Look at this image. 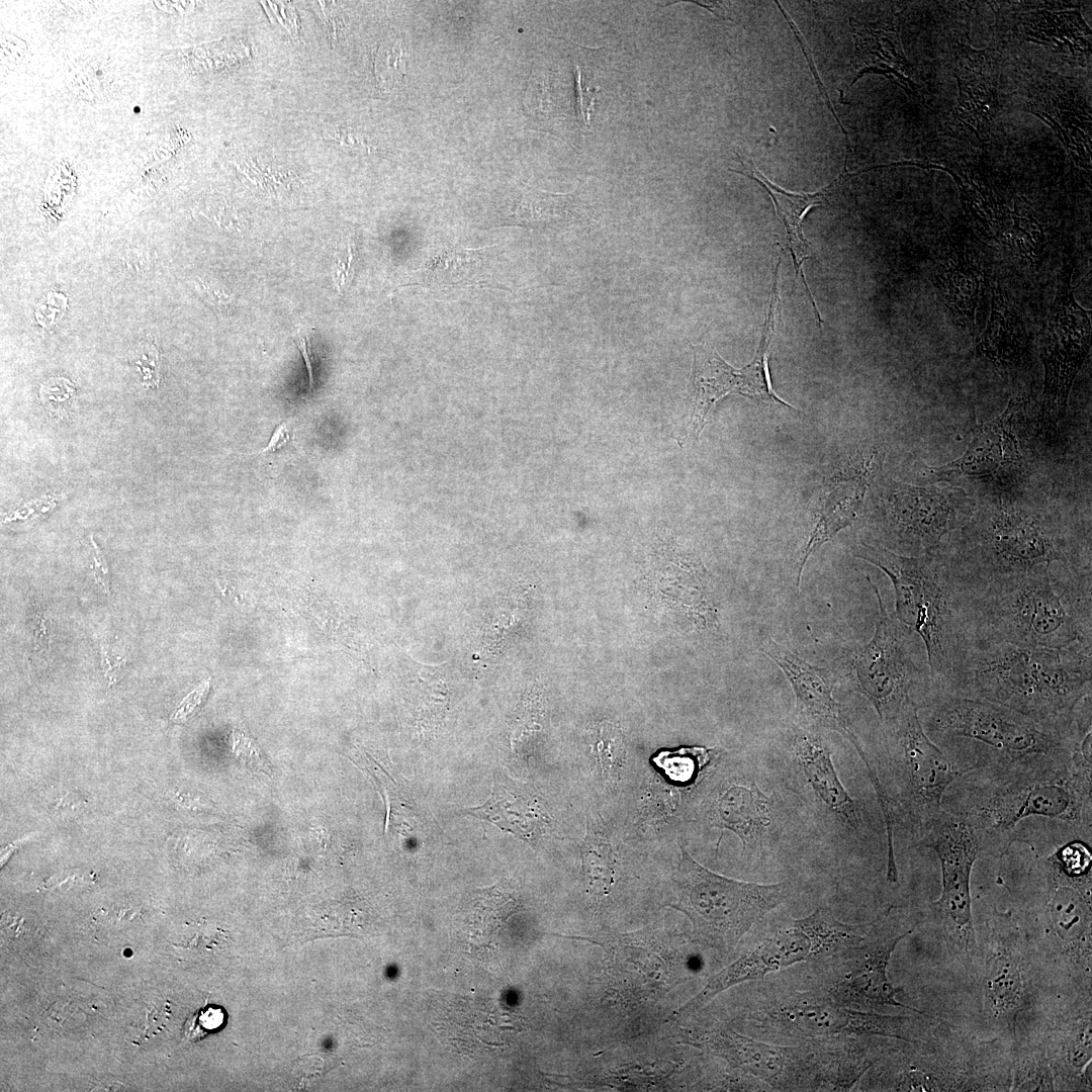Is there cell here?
<instances>
[{"mask_svg":"<svg viewBox=\"0 0 1092 1092\" xmlns=\"http://www.w3.org/2000/svg\"><path fill=\"white\" fill-rule=\"evenodd\" d=\"M878 460L877 452L870 456L858 455L825 480L812 510L810 535L799 557L798 588L809 557L857 518Z\"/></svg>","mask_w":1092,"mask_h":1092,"instance_id":"obj_25","label":"cell"},{"mask_svg":"<svg viewBox=\"0 0 1092 1092\" xmlns=\"http://www.w3.org/2000/svg\"><path fill=\"white\" fill-rule=\"evenodd\" d=\"M674 883L677 901L673 907L691 920L694 939L719 950L733 948L791 892L787 882L761 885L715 874L682 848Z\"/></svg>","mask_w":1092,"mask_h":1092,"instance_id":"obj_11","label":"cell"},{"mask_svg":"<svg viewBox=\"0 0 1092 1092\" xmlns=\"http://www.w3.org/2000/svg\"><path fill=\"white\" fill-rule=\"evenodd\" d=\"M919 709L908 697L896 714L881 722L895 786L894 820L900 816L918 842L939 814L948 787L966 772L928 737Z\"/></svg>","mask_w":1092,"mask_h":1092,"instance_id":"obj_9","label":"cell"},{"mask_svg":"<svg viewBox=\"0 0 1092 1092\" xmlns=\"http://www.w3.org/2000/svg\"><path fill=\"white\" fill-rule=\"evenodd\" d=\"M1088 695L1092 641L1048 649L975 638L954 696L996 703L1068 732L1078 728L1076 708Z\"/></svg>","mask_w":1092,"mask_h":1092,"instance_id":"obj_3","label":"cell"},{"mask_svg":"<svg viewBox=\"0 0 1092 1092\" xmlns=\"http://www.w3.org/2000/svg\"><path fill=\"white\" fill-rule=\"evenodd\" d=\"M884 509L889 536L912 556H920L941 553L945 540L973 519L975 504L960 486L894 482Z\"/></svg>","mask_w":1092,"mask_h":1092,"instance_id":"obj_18","label":"cell"},{"mask_svg":"<svg viewBox=\"0 0 1092 1092\" xmlns=\"http://www.w3.org/2000/svg\"><path fill=\"white\" fill-rule=\"evenodd\" d=\"M774 271L761 338L750 363L742 368L728 364L708 343L693 345V367L684 417V440L697 439L716 403L735 393L771 406L795 408L771 386L769 350L781 317L780 265Z\"/></svg>","mask_w":1092,"mask_h":1092,"instance_id":"obj_16","label":"cell"},{"mask_svg":"<svg viewBox=\"0 0 1092 1092\" xmlns=\"http://www.w3.org/2000/svg\"><path fill=\"white\" fill-rule=\"evenodd\" d=\"M1026 399L1012 396L1005 410L992 421L974 427L972 440L956 460L940 466H925L923 476L930 483L947 482L1003 485L1021 473L1020 427Z\"/></svg>","mask_w":1092,"mask_h":1092,"instance_id":"obj_20","label":"cell"},{"mask_svg":"<svg viewBox=\"0 0 1092 1092\" xmlns=\"http://www.w3.org/2000/svg\"><path fill=\"white\" fill-rule=\"evenodd\" d=\"M296 336L297 337L295 338L294 342H295L299 352L301 353V355L303 357V360H304V363H305V367H306V371H307V375H308V387L310 389H313V386H314L313 365H312V363H313V353H312V347H311V344H310V340H309L306 328L305 327H299L297 329V331H296Z\"/></svg>","mask_w":1092,"mask_h":1092,"instance_id":"obj_45","label":"cell"},{"mask_svg":"<svg viewBox=\"0 0 1092 1092\" xmlns=\"http://www.w3.org/2000/svg\"><path fill=\"white\" fill-rule=\"evenodd\" d=\"M198 288L205 300L219 310H229L235 305L234 296L222 287L200 282Z\"/></svg>","mask_w":1092,"mask_h":1092,"instance_id":"obj_43","label":"cell"},{"mask_svg":"<svg viewBox=\"0 0 1092 1092\" xmlns=\"http://www.w3.org/2000/svg\"><path fill=\"white\" fill-rule=\"evenodd\" d=\"M465 812L496 825L530 845L539 843L550 831L552 823L539 796L502 770L493 772V786L486 802Z\"/></svg>","mask_w":1092,"mask_h":1092,"instance_id":"obj_29","label":"cell"},{"mask_svg":"<svg viewBox=\"0 0 1092 1092\" xmlns=\"http://www.w3.org/2000/svg\"><path fill=\"white\" fill-rule=\"evenodd\" d=\"M893 1049L886 1090L1010 1091L1012 1044L980 1039L939 1021L922 1039Z\"/></svg>","mask_w":1092,"mask_h":1092,"instance_id":"obj_8","label":"cell"},{"mask_svg":"<svg viewBox=\"0 0 1092 1092\" xmlns=\"http://www.w3.org/2000/svg\"><path fill=\"white\" fill-rule=\"evenodd\" d=\"M209 690V678L191 692L178 706L172 716L175 722H183L192 717L204 702Z\"/></svg>","mask_w":1092,"mask_h":1092,"instance_id":"obj_42","label":"cell"},{"mask_svg":"<svg viewBox=\"0 0 1092 1092\" xmlns=\"http://www.w3.org/2000/svg\"><path fill=\"white\" fill-rule=\"evenodd\" d=\"M853 555L879 567L895 590L894 617L925 646L929 682L921 703L959 690L972 633L962 586L942 553L904 555L861 543Z\"/></svg>","mask_w":1092,"mask_h":1092,"instance_id":"obj_4","label":"cell"},{"mask_svg":"<svg viewBox=\"0 0 1092 1092\" xmlns=\"http://www.w3.org/2000/svg\"><path fill=\"white\" fill-rule=\"evenodd\" d=\"M932 279L951 314L972 332L986 289L985 267L979 250L964 242L946 243L934 258Z\"/></svg>","mask_w":1092,"mask_h":1092,"instance_id":"obj_28","label":"cell"},{"mask_svg":"<svg viewBox=\"0 0 1092 1092\" xmlns=\"http://www.w3.org/2000/svg\"><path fill=\"white\" fill-rule=\"evenodd\" d=\"M1091 734L1065 763L964 772L946 790L941 809L964 818L980 853L1002 857L1015 843L1092 842Z\"/></svg>","mask_w":1092,"mask_h":1092,"instance_id":"obj_1","label":"cell"},{"mask_svg":"<svg viewBox=\"0 0 1092 1092\" xmlns=\"http://www.w3.org/2000/svg\"><path fill=\"white\" fill-rule=\"evenodd\" d=\"M976 933L984 1018L995 1036L1013 1043L1018 1018L1039 1001L1043 977L1013 911L993 910Z\"/></svg>","mask_w":1092,"mask_h":1092,"instance_id":"obj_13","label":"cell"},{"mask_svg":"<svg viewBox=\"0 0 1092 1092\" xmlns=\"http://www.w3.org/2000/svg\"><path fill=\"white\" fill-rule=\"evenodd\" d=\"M490 248L470 249L442 246L434 249L423 265L414 271L403 286L419 285L433 289L482 286L488 283Z\"/></svg>","mask_w":1092,"mask_h":1092,"instance_id":"obj_31","label":"cell"},{"mask_svg":"<svg viewBox=\"0 0 1092 1092\" xmlns=\"http://www.w3.org/2000/svg\"><path fill=\"white\" fill-rule=\"evenodd\" d=\"M221 1018H222V1016L220 1014V1010H212V1009H208L201 1016V1020H202L204 1026L206 1028H208V1029H213V1028H216L218 1025H220L221 1024L220 1023Z\"/></svg>","mask_w":1092,"mask_h":1092,"instance_id":"obj_47","label":"cell"},{"mask_svg":"<svg viewBox=\"0 0 1092 1092\" xmlns=\"http://www.w3.org/2000/svg\"><path fill=\"white\" fill-rule=\"evenodd\" d=\"M959 531L960 556L949 562L962 581L1037 571L1057 579L1091 576L1079 542L1058 522L1022 508L997 507Z\"/></svg>","mask_w":1092,"mask_h":1092,"instance_id":"obj_7","label":"cell"},{"mask_svg":"<svg viewBox=\"0 0 1092 1092\" xmlns=\"http://www.w3.org/2000/svg\"><path fill=\"white\" fill-rule=\"evenodd\" d=\"M574 197L525 187L508 211L510 223L533 230L556 228L573 216Z\"/></svg>","mask_w":1092,"mask_h":1092,"instance_id":"obj_33","label":"cell"},{"mask_svg":"<svg viewBox=\"0 0 1092 1092\" xmlns=\"http://www.w3.org/2000/svg\"><path fill=\"white\" fill-rule=\"evenodd\" d=\"M855 43L852 59L854 78L851 87L868 73L882 74L904 89H912L908 76V64L901 51L899 37L893 23L861 22L849 18Z\"/></svg>","mask_w":1092,"mask_h":1092,"instance_id":"obj_30","label":"cell"},{"mask_svg":"<svg viewBox=\"0 0 1092 1092\" xmlns=\"http://www.w3.org/2000/svg\"><path fill=\"white\" fill-rule=\"evenodd\" d=\"M864 932L862 925L843 923L827 908H818L805 918L788 919L712 976L696 996L672 1013L671 1018L691 1015L736 984L760 980L781 969L812 959H826L852 947L862 941Z\"/></svg>","mask_w":1092,"mask_h":1092,"instance_id":"obj_14","label":"cell"},{"mask_svg":"<svg viewBox=\"0 0 1092 1092\" xmlns=\"http://www.w3.org/2000/svg\"><path fill=\"white\" fill-rule=\"evenodd\" d=\"M91 545L93 547V562H94L93 572H94L95 580L100 585V587L103 588L104 592H106L107 594H110L109 569H108V566H107V563L105 561V558L103 556L102 551L97 546V544L95 543L92 536H91Z\"/></svg>","mask_w":1092,"mask_h":1092,"instance_id":"obj_46","label":"cell"},{"mask_svg":"<svg viewBox=\"0 0 1092 1092\" xmlns=\"http://www.w3.org/2000/svg\"><path fill=\"white\" fill-rule=\"evenodd\" d=\"M358 260V248L351 235L342 236L332 250V278L340 293L352 284Z\"/></svg>","mask_w":1092,"mask_h":1092,"instance_id":"obj_38","label":"cell"},{"mask_svg":"<svg viewBox=\"0 0 1092 1092\" xmlns=\"http://www.w3.org/2000/svg\"><path fill=\"white\" fill-rule=\"evenodd\" d=\"M760 1033L826 1041L887 1037L906 1042L922 1039L941 1019L929 1014L883 1015L847 1007L824 991L795 992L764 999L747 1016Z\"/></svg>","mask_w":1092,"mask_h":1092,"instance_id":"obj_12","label":"cell"},{"mask_svg":"<svg viewBox=\"0 0 1092 1092\" xmlns=\"http://www.w3.org/2000/svg\"><path fill=\"white\" fill-rule=\"evenodd\" d=\"M1027 845V844H1025ZM1073 839L1032 849L1015 896L1014 913L1032 947L1040 972L1074 992H1091L1092 853Z\"/></svg>","mask_w":1092,"mask_h":1092,"instance_id":"obj_2","label":"cell"},{"mask_svg":"<svg viewBox=\"0 0 1092 1092\" xmlns=\"http://www.w3.org/2000/svg\"><path fill=\"white\" fill-rule=\"evenodd\" d=\"M708 750L706 748H680L675 751H664L654 757V763L663 769L664 774L673 782L688 783L698 772L701 763L706 760Z\"/></svg>","mask_w":1092,"mask_h":1092,"instance_id":"obj_37","label":"cell"},{"mask_svg":"<svg viewBox=\"0 0 1092 1092\" xmlns=\"http://www.w3.org/2000/svg\"><path fill=\"white\" fill-rule=\"evenodd\" d=\"M878 601L879 615L872 639L851 656L854 690L875 708L880 722L898 712L913 686L921 679L910 645L914 632L900 623L868 577Z\"/></svg>","mask_w":1092,"mask_h":1092,"instance_id":"obj_19","label":"cell"},{"mask_svg":"<svg viewBox=\"0 0 1092 1092\" xmlns=\"http://www.w3.org/2000/svg\"><path fill=\"white\" fill-rule=\"evenodd\" d=\"M291 424L292 421H285L278 425L277 428L274 430L267 446L257 452L249 453V455H259L267 454L269 452H276L277 450H280L286 445H288L291 442L293 436Z\"/></svg>","mask_w":1092,"mask_h":1092,"instance_id":"obj_44","label":"cell"},{"mask_svg":"<svg viewBox=\"0 0 1092 1092\" xmlns=\"http://www.w3.org/2000/svg\"><path fill=\"white\" fill-rule=\"evenodd\" d=\"M76 395L74 384L66 378H51L42 384L39 390V398L42 404L50 411L60 414L67 411L73 403Z\"/></svg>","mask_w":1092,"mask_h":1092,"instance_id":"obj_40","label":"cell"},{"mask_svg":"<svg viewBox=\"0 0 1092 1092\" xmlns=\"http://www.w3.org/2000/svg\"><path fill=\"white\" fill-rule=\"evenodd\" d=\"M582 871L592 894L608 895L616 881L617 854L603 835L588 831L581 845Z\"/></svg>","mask_w":1092,"mask_h":1092,"instance_id":"obj_35","label":"cell"},{"mask_svg":"<svg viewBox=\"0 0 1092 1092\" xmlns=\"http://www.w3.org/2000/svg\"><path fill=\"white\" fill-rule=\"evenodd\" d=\"M1030 1011L1033 1024L1025 1028L1042 1044L1061 1090L1091 1091V992L1070 993L1057 1007L1043 1003Z\"/></svg>","mask_w":1092,"mask_h":1092,"instance_id":"obj_22","label":"cell"},{"mask_svg":"<svg viewBox=\"0 0 1092 1092\" xmlns=\"http://www.w3.org/2000/svg\"><path fill=\"white\" fill-rule=\"evenodd\" d=\"M693 1038L695 1045L781 1090L849 1088L862 1072L860 1055L849 1041L783 1046L730 1030L706 1031Z\"/></svg>","mask_w":1092,"mask_h":1092,"instance_id":"obj_10","label":"cell"},{"mask_svg":"<svg viewBox=\"0 0 1092 1092\" xmlns=\"http://www.w3.org/2000/svg\"><path fill=\"white\" fill-rule=\"evenodd\" d=\"M932 849L940 862L942 890L931 903L929 917L949 954L978 978L979 949L973 916L971 874L980 853L979 839L961 816L940 809L919 840Z\"/></svg>","mask_w":1092,"mask_h":1092,"instance_id":"obj_15","label":"cell"},{"mask_svg":"<svg viewBox=\"0 0 1092 1092\" xmlns=\"http://www.w3.org/2000/svg\"><path fill=\"white\" fill-rule=\"evenodd\" d=\"M1072 275L1073 260L1069 258L1060 272L1055 298L1040 337L1044 380L1039 428L1042 436L1049 440L1057 435L1073 383L1090 350L1089 311L1075 298Z\"/></svg>","mask_w":1092,"mask_h":1092,"instance_id":"obj_17","label":"cell"},{"mask_svg":"<svg viewBox=\"0 0 1092 1092\" xmlns=\"http://www.w3.org/2000/svg\"><path fill=\"white\" fill-rule=\"evenodd\" d=\"M738 161L740 162L741 169H730L735 173L742 174L748 178L756 181L761 187L764 188L769 195L774 207L778 216L782 219L786 229V240L789 250L791 252L793 263L795 267V279L799 276L802 278V282L812 302L814 313L818 325L821 326L822 318L819 308L817 307L814 296L808 286L807 279L804 274L803 266L807 259L812 257V248L810 243L803 233V220L808 210L815 206L829 205L830 197L836 195L841 190L844 183L850 179L853 175L846 170L847 161L842 173L835 178L830 184L818 190L814 193H796L787 191L780 186L768 180L758 169L752 161L749 164H745L740 156L735 153Z\"/></svg>","mask_w":1092,"mask_h":1092,"instance_id":"obj_26","label":"cell"},{"mask_svg":"<svg viewBox=\"0 0 1092 1092\" xmlns=\"http://www.w3.org/2000/svg\"><path fill=\"white\" fill-rule=\"evenodd\" d=\"M787 762L796 787L821 816L845 833L861 831L859 803L841 784L832 762V751L817 730L798 724L790 727Z\"/></svg>","mask_w":1092,"mask_h":1092,"instance_id":"obj_24","label":"cell"},{"mask_svg":"<svg viewBox=\"0 0 1092 1092\" xmlns=\"http://www.w3.org/2000/svg\"><path fill=\"white\" fill-rule=\"evenodd\" d=\"M914 926H895L880 920L870 924L860 943L842 950L845 959L842 975L827 983L824 991L839 1003L858 1010L874 1011L887 1006L927 1014L897 1000L901 988L889 980L887 969L895 947L913 931Z\"/></svg>","mask_w":1092,"mask_h":1092,"instance_id":"obj_21","label":"cell"},{"mask_svg":"<svg viewBox=\"0 0 1092 1092\" xmlns=\"http://www.w3.org/2000/svg\"><path fill=\"white\" fill-rule=\"evenodd\" d=\"M407 57V42L402 33H389L378 42L373 67L375 78L381 87L392 89L403 81Z\"/></svg>","mask_w":1092,"mask_h":1092,"instance_id":"obj_36","label":"cell"},{"mask_svg":"<svg viewBox=\"0 0 1092 1092\" xmlns=\"http://www.w3.org/2000/svg\"><path fill=\"white\" fill-rule=\"evenodd\" d=\"M135 364L140 368L145 385L156 386L159 383V356L152 344H144L138 349Z\"/></svg>","mask_w":1092,"mask_h":1092,"instance_id":"obj_41","label":"cell"},{"mask_svg":"<svg viewBox=\"0 0 1092 1092\" xmlns=\"http://www.w3.org/2000/svg\"><path fill=\"white\" fill-rule=\"evenodd\" d=\"M975 638L1064 649L1092 641L1091 581L1029 572L979 581L958 579Z\"/></svg>","mask_w":1092,"mask_h":1092,"instance_id":"obj_5","label":"cell"},{"mask_svg":"<svg viewBox=\"0 0 1092 1092\" xmlns=\"http://www.w3.org/2000/svg\"><path fill=\"white\" fill-rule=\"evenodd\" d=\"M598 769L608 782L616 784L625 762V749L622 739L612 731H604L595 748Z\"/></svg>","mask_w":1092,"mask_h":1092,"instance_id":"obj_39","label":"cell"},{"mask_svg":"<svg viewBox=\"0 0 1092 1092\" xmlns=\"http://www.w3.org/2000/svg\"><path fill=\"white\" fill-rule=\"evenodd\" d=\"M1010 1091H1057L1044 1049L1027 1028L1016 1030L1012 1044Z\"/></svg>","mask_w":1092,"mask_h":1092,"instance_id":"obj_34","label":"cell"},{"mask_svg":"<svg viewBox=\"0 0 1092 1092\" xmlns=\"http://www.w3.org/2000/svg\"><path fill=\"white\" fill-rule=\"evenodd\" d=\"M760 651L784 672L796 697V715L800 726L827 729L844 737L856 750L868 770L874 790L882 787L860 742L854 734L844 706L835 700V672L829 667L812 665L788 647L767 635L760 637Z\"/></svg>","mask_w":1092,"mask_h":1092,"instance_id":"obj_23","label":"cell"},{"mask_svg":"<svg viewBox=\"0 0 1092 1092\" xmlns=\"http://www.w3.org/2000/svg\"><path fill=\"white\" fill-rule=\"evenodd\" d=\"M1025 346L1023 320L1006 292L996 284L987 325L977 339V351L994 365L1009 367L1021 359Z\"/></svg>","mask_w":1092,"mask_h":1092,"instance_id":"obj_32","label":"cell"},{"mask_svg":"<svg viewBox=\"0 0 1092 1092\" xmlns=\"http://www.w3.org/2000/svg\"><path fill=\"white\" fill-rule=\"evenodd\" d=\"M928 737L965 771L1064 763L1091 730L1061 731L986 700L944 696L921 704Z\"/></svg>","mask_w":1092,"mask_h":1092,"instance_id":"obj_6","label":"cell"},{"mask_svg":"<svg viewBox=\"0 0 1092 1092\" xmlns=\"http://www.w3.org/2000/svg\"><path fill=\"white\" fill-rule=\"evenodd\" d=\"M713 826L730 830L741 840L743 851L762 850L774 822V803L755 781L736 778L717 791L709 811Z\"/></svg>","mask_w":1092,"mask_h":1092,"instance_id":"obj_27","label":"cell"}]
</instances>
